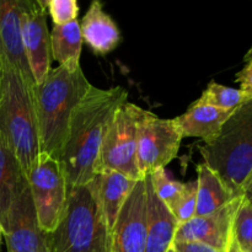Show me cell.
Wrapping results in <instances>:
<instances>
[{"label":"cell","mask_w":252,"mask_h":252,"mask_svg":"<svg viewBox=\"0 0 252 252\" xmlns=\"http://www.w3.org/2000/svg\"><path fill=\"white\" fill-rule=\"evenodd\" d=\"M244 196L224 206L219 211L204 217H194L177 226L174 241L202 243L219 252H226L231 238L233 220Z\"/></svg>","instance_id":"4fadbf2b"},{"label":"cell","mask_w":252,"mask_h":252,"mask_svg":"<svg viewBox=\"0 0 252 252\" xmlns=\"http://www.w3.org/2000/svg\"><path fill=\"white\" fill-rule=\"evenodd\" d=\"M48 240L49 252H111V231L89 185L69 189L65 213Z\"/></svg>","instance_id":"5b68a950"},{"label":"cell","mask_w":252,"mask_h":252,"mask_svg":"<svg viewBox=\"0 0 252 252\" xmlns=\"http://www.w3.org/2000/svg\"><path fill=\"white\" fill-rule=\"evenodd\" d=\"M182 133L175 118H160L143 108L138 122V170L144 179L158 169H165L177 157Z\"/></svg>","instance_id":"ba28073f"},{"label":"cell","mask_w":252,"mask_h":252,"mask_svg":"<svg viewBox=\"0 0 252 252\" xmlns=\"http://www.w3.org/2000/svg\"><path fill=\"white\" fill-rule=\"evenodd\" d=\"M144 181L148 214L145 252H167L179 225L169 208L155 194L149 176H145Z\"/></svg>","instance_id":"2e32d148"},{"label":"cell","mask_w":252,"mask_h":252,"mask_svg":"<svg viewBox=\"0 0 252 252\" xmlns=\"http://www.w3.org/2000/svg\"><path fill=\"white\" fill-rule=\"evenodd\" d=\"M38 224L44 233H53L68 204V185L59 160L39 154L26 176Z\"/></svg>","instance_id":"52a82bcc"},{"label":"cell","mask_w":252,"mask_h":252,"mask_svg":"<svg viewBox=\"0 0 252 252\" xmlns=\"http://www.w3.org/2000/svg\"><path fill=\"white\" fill-rule=\"evenodd\" d=\"M197 208V181H191L185 184L184 189L179 198L175 201L169 208L174 218L176 219L177 225L187 223L196 217Z\"/></svg>","instance_id":"cb8c5ba5"},{"label":"cell","mask_w":252,"mask_h":252,"mask_svg":"<svg viewBox=\"0 0 252 252\" xmlns=\"http://www.w3.org/2000/svg\"><path fill=\"white\" fill-rule=\"evenodd\" d=\"M167 252H177L176 250H175V248H174V246H170V249H169V250H167Z\"/></svg>","instance_id":"836d02e7"},{"label":"cell","mask_w":252,"mask_h":252,"mask_svg":"<svg viewBox=\"0 0 252 252\" xmlns=\"http://www.w3.org/2000/svg\"><path fill=\"white\" fill-rule=\"evenodd\" d=\"M7 252H49L48 233L38 224L27 179L0 221Z\"/></svg>","instance_id":"9c48e42d"},{"label":"cell","mask_w":252,"mask_h":252,"mask_svg":"<svg viewBox=\"0 0 252 252\" xmlns=\"http://www.w3.org/2000/svg\"><path fill=\"white\" fill-rule=\"evenodd\" d=\"M90 88L81 66L70 73L59 65L52 68L46 79L34 86L33 102L42 154L59 160L68 140L71 115Z\"/></svg>","instance_id":"7a4b0ae2"},{"label":"cell","mask_w":252,"mask_h":252,"mask_svg":"<svg viewBox=\"0 0 252 252\" xmlns=\"http://www.w3.org/2000/svg\"><path fill=\"white\" fill-rule=\"evenodd\" d=\"M226 252H241L240 250H239L238 245H236L235 240H234V238H233V230H231L230 243H229V246H228V249H226Z\"/></svg>","instance_id":"83f0119b"},{"label":"cell","mask_w":252,"mask_h":252,"mask_svg":"<svg viewBox=\"0 0 252 252\" xmlns=\"http://www.w3.org/2000/svg\"><path fill=\"white\" fill-rule=\"evenodd\" d=\"M127 98L128 91L122 86L100 89L91 85L75 107L68 140L59 158L68 189L85 186L95 177L101 145L111 121Z\"/></svg>","instance_id":"6da1fadb"},{"label":"cell","mask_w":252,"mask_h":252,"mask_svg":"<svg viewBox=\"0 0 252 252\" xmlns=\"http://www.w3.org/2000/svg\"><path fill=\"white\" fill-rule=\"evenodd\" d=\"M143 108L127 102L118 107L105 135L95 175L113 170L134 181L144 180L138 170V122Z\"/></svg>","instance_id":"8992f818"},{"label":"cell","mask_w":252,"mask_h":252,"mask_svg":"<svg viewBox=\"0 0 252 252\" xmlns=\"http://www.w3.org/2000/svg\"><path fill=\"white\" fill-rule=\"evenodd\" d=\"M197 208L196 217L214 213L230 203L236 197L225 186L220 177L204 162L197 165Z\"/></svg>","instance_id":"ac0fdd59"},{"label":"cell","mask_w":252,"mask_h":252,"mask_svg":"<svg viewBox=\"0 0 252 252\" xmlns=\"http://www.w3.org/2000/svg\"><path fill=\"white\" fill-rule=\"evenodd\" d=\"M251 98L252 96L241 89H234L230 86L221 85L216 81H211L196 102L201 105L213 106L219 110L235 111Z\"/></svg>","instance_id":"44dd1931"},{"label":"cell","mask_w":252,"mask_h":252,"mask_svg":"<svg viewBox=\"0 0 252 252\" xmlns=\"http://www.w3.org/2000/svg\"><path fill=\"white\" fill-rule=\"evenodd\" d=\"M234 111H224L194 101L184 115L176 117L177 126L184 138H198L209 144L220 133L224 123Z\"/></svg>","instance_id":"e0dca14e"},{"label":"cell","mask_w":252,"mask_h":252,"mask_svg":"<svg viewBox=\"0 0 252 252\" xmlns=\"http://www.w3.org/2000/svg\"><path fill=\"white\" fill-rule=\"evenodd\" d=\"M83 43L80 22L78 20L62 26L54 25L51 32L52 59L58 62L59 66L73 73L80 68Z\"/></svg>","instance_id":"d6986e66"},{"label":"cell","mask_w":252,"mask_h":252,"mask_svg":"<svg viewBox=\"0 0 252 252\" xmlns=\"http://www.w3.org/2000/svg\"><path fill=\"white\" fill-rule=\"evenodd\" d=\"M233 238L241 252H252V204L245 194L234 217Z\"/></svg>","instance_id":"7402d4cb"},{"label":"cell","mask_w":252,"mask_h":252,"mask_svg":"<svg viewBox=\"0 0 252 252\" xmlns=\"http://www.w3.org/2000/svg\"><path fill=\"white\" fill-rule=\"evenodd\" d=\"M83 41L97 56H106L118 47L122 34L115 20L103 10L102 2L93 1L80 22Z\"/></svg>","instance_id":"9a60e30c"},{"label":"cell","mask_w":252,"mask_h":252,"mask_svg":"<svg viewBox=\"0 0 252 252\" xmlns=\"http://www.w3.org/2000/svg\"><path fill=\"white\" fill-rule=\"evenodd\" d=\"M1 241H2V229L0 226V246H1Z\"/></svg>","instance_id":"d6a6232c"},{"label":"cell","mask_w":252,"mask_h":252,"mask_svg":"<svg viewBox=\"0 0 252 252\" xmlns=\"http://www.w3.org/2000/svg\"><path fill=\"white\" fill-rule=\"evenodd\" d=\"M152 182L153 189H154L155 194L158 198L167 207L172 206L175 203L179 196L181 194L182 189H184L185 184L176 181V180L170 179L165 169H158L150 175H148Z\"/></svg>","instance_id":"603a6c76"},{"label":"cell","mask_w":252,"mask_h":252,"mask_svg":"<svg viewBox=\"0 0 252 252\" xmlns=\"http://www.w3.org/2000/svg\"><path fill=\"white\" fill-rule=\"evenodd\" d=\"M2 70L0 134L27 176L41 154L33 102L34 86L29 85L15 71L5 68Z\"/></svg>","instance_id":"3957f363"},{"label":"cell","mask_w":252,"mask_h":252,"mask_svg":"<svg viewBox=\"0 0 252 252\" xmlns=\"http://www.w3.org/2000/svg\"><path fill=\"white\" fill-rule=\"evenodd\" d=\"M137 182L117 171L105 170L96 174L88 184L100 204L110 231Z\"/></svg>","instance_id":"5bb4252c"},{"label":"cell","mask_w":252,"mask_h":252,"mask_svg":"<svg viewBox=\"0 0 252 252\" xmlns=\"http://www.w3.org/2000/svg\"><path fill=\"white\" fill-rule=\"evenodd\" d=\"M42 7L48 11L56 26L66 25L78 20L79 4L76 0H38Z\"/></svg>","instance_id":"d4e9b609"},{"label":"cell","mask_w":252,"mask_h":252,"mask_svg":"<svg viewBox=\"0 0 252 252\" xmlns=\"http://www.w3.org/2000/svg\"><path fill=\"white\" fill-rule=\"evenodd\" d=\"M172 246L177 252H219L206 244L194 241H174Z\"/></svg>","instance_id":"484cf974"},{"label":"cell","mask_w":252,"mask_h":252,"mask_svg":"<svg viewBox=\"0 0 252 252\" xmlns=\"http://www.w3.org/2000/svg\"><path fill=\"white\" fill-rule=\"evenodd\" d=\"M244 61L245 62L252 61V46H251V48L248 51V53L245 54V57H244Z\"/></svg>","instance_id":"4dcf8cb0"},{"label":"cell","mask_w":252,"mask_h":252,"mask_svg":"<svg viewBox=\"0 0 252 252\" xmlns=\"http://www.w3.org/2000/svg\"><path fill=\"white\" fill-rule=\"evenodd\" d=\"M2 78H4V70H2L1 62H0V101H1L2 95Z\"/></svg>","instance_id":"f546056e"},{"label":"cell","mask_w":252,"mask_h":252,"mask_svg":"<svg viewBox=\"0 0 252 252\" xmlns=\"http://www.w3.org/2000/svg\"><path fill=\"white\" fill-rule=\"evenodd\" d=\"M235 81L240 84V89L252 96V61L246 62V65L236 74Z\"/></svg>","instance_id":"4316f807"},{"label":"cell","mask_w":252,"mask_h":252,"mask_svg":"<svg viewBox=\"0 0 252 252\" xmlns=\"http://www.w3.org/2000/svg\"><path fill=\"white\" fill-rule=\"evenodd\" d=\"M203 162L211 167L235 196L252 172V98L236 108L218 137L199 147Z\"/></svg>","instance_id":"277c9868"},{"label":"cell","mask_w":252,"mask_h":252,"mask_svg":"<svg viewBox=\"0 0 252 252\" xmlns=\"http://www.w3.org/2000/svg\"><path fill=\"white\" fill-rule=\"evenodd\" d=\"M148 229L145 181L140 180L111 230V252H145Z\"/></svg>","instance_id":"8fae6325"},{"label":"cell","mask_w":252,"mask_h":252,"mask_svg":"<svg viewBox=\"0 0 252 252\" xmlns=\"http://www.w3.org/2000/svg\"><path fill=\"white\" fill-rule=\"evenodd\" d=\"M21 30L25 53L34 83L38 85L51 71L53 61L47 11L38 0H21Z\"/></svg>","instance_id":"30bf717a"},{"label":"cell","mask_w":252,"mask_h":252,"mask_svg":"<svg viewBox=\"0 0 252 252\" xmlns=\"http://www.w3.org/2000/svg\"><path fill=\"white\" fill-rule=\"evenodd\" d=\"M26 180L19 161L0 134V221Z\"/></svg>","instance_id":"ffe728a7"},{"label":"cell","mask_w":252,"mask_h":252,"mask_svg":"<svg viewBox=\"0 0 252 252\" xmlns=\"http://www.w3.org/2000/svg\"><path fill=\"white\" fill-rule=\"evenodd\" d=\"M0 62L2 68L36 86L22 41L21 0H0Z\"/></svg>","instance_id":"7c38bea8"},{"label":"cell","mask_w":252,"mask_h":252,"mask_svg":"<svg viewBox=\"0 0 252 252\" xmlns=\"http://www.w3.org/2000/svg\"><path fill=\"white\" fill-rule=\"evenodd\" d=\"M244 194H245L246 198L250 201V203L252 204V185H249L245 189H244Z\"/></svg>","instance_id":"f1b7e54d"},{"label":"cell","mask_w":252,"mask_h":252,"mask_svg":"<svg viewBox=\"0 0 252 252\" xmlns=\"http://www.w3.org/2000/svg\"><path fill=\"white\" fill-rule=\"evenodd\" d=\"M249 185H252V172H251V174H250V176H249L248 181H246V185H245V187H244V189H245L246 187L249 186Z\"/></svg>","instance_id":"1f68e13d"}]
</instances>
